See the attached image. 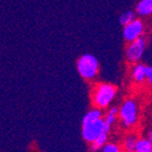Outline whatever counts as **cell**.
Here are the masks:
<instances>
[{
    "label": "cell",
    "mask_w": 152,
    "mask_h": 152,
    "mask_svg": "<svg viewBox=\"0 0 152 152\" xmlns=\"http://www.w3.org/2000/svg\"><path fill=\"white\" fill-rule=\"evenodd\" d=\"M117 87L111 83H99L93 88L91 95V103L100 110L107 109L117 95Z\"/></svg>",
    "instance_id": "1"
},
{
    "label": "cell",
    "mask_w": 152,
    "mask_h": 152,
    "mask_svg": "<svg viewBox=\"0 0 152 152\" xmlns=\"http://www.w3.org/2000/svg\"><path fill=\"white\" fill-rule=\"evenodd\" d=\"M118 117L121 124L127 129L136 126L140 118V109L136 100L133 98L126 99L119 107Z\"/></svg>",
    "instance_id": "2"
},
{
    "label": "cell",
    "mask_w": 152,
    "mask_h": 152,
    "mask_svg": "<svg viewBox=\"0 0 152 152\" xmlns=\"http://www.w3.org/2000/svg\"><path fill=\"white\" fill-rule=\"evenodd\" d=\"M99 67L98 58L94 54L84 53L77 61V70L81 78L86 81H91L98 76Z\"/></svg>",
    "instance_id": "3"
},
{
    "label": "cell",
    "mask_w": 152,
    "mask_h": 152,
    "mask_svg": "<svg viewBox=\"0 0 152 152\" xmlns=\"http://www.w3.org/2000/svg\"><path fill=\"white\" fill-rule=\"evenodd\" d=\"M105 132H110V129L107 128L104 118H100L94 122L82 126L81 134L85 142L91 144L95 140H97L100 135L105 133Z\"/></svg>",
    "instance_id": "4"
},
{
    "label": "cell",
    "mask_w": 152,
    "mask_h": 152,
    "mask_svg": "<svg viewBox=\"0 0 152 152\" xmlns=\"http://www.w3.org/2000/svg\"><path fill=\"white\" fill-rule=\"evenodd\" d=\"M147 48V39L142 37L137 38L136 41L129 43L126 47V58L131 64L138 63L142 58Z\"/></svg>",
    "instance_id": "5"
},
{
    "label": "cell",
    "mask_w": 152,
    "mask_h": 152,
    "mask_svg": "<svg viewBox=\"0 0 152 152\" xmlns=\"http://www.w3.org/2000/svg\"><path fill=\"white\" fill-rule=\"evenodd\" d=\"M145 29H146V26H145L144 21L140 18H136L135 20L124 27V29H122L124 39L128 44L136 41L137 38L144 36Z\"/></svg>",
    "instance_id": "6"
},
{
    "label": "cell",
    "mask_w": 152,
    "mask_h": 152,
    "mask_svg": "<svg viewBox=\"0 0 152 152\" xmlns=\"http://www.w3.org/2000/svg\"><path fill=\"white\" fill-rule=\"evenodd\" d=\"M132 81L136 84H142L145 81H147V65L142 63H135L132 65L130 70Z\"/></svg>",
    "instance_id": "7"
},
{
    "label": "cell",
    "mask_w": 152,
    "mask_h": 152,
    "mask_svg": "<svg viewBox=\"0 0 152 152\" xmlns=\"http://www.w3.org/2000/svg\"><path fill=\"white\" fill-rule=\"evenodd\" d=\"M135 12L140 17L152 16V0H140L135 7Z\"/></svg>",
    "instance_id": "8"
},
{
    "label": "cell",
    "mask_w": 152,
    "mask_h": 152,
    "mask_svg": "<svg viewBox=\"0 0 152 152\" xmlns=\"http://www.w3.org/2000/svg\"><path fill=\"white\" fill-rule=\"evenodd\" d=\"M138 138H140V137L137 136V134L134 133V132H131V133L126 135V137H124V140H122V145H121L124 151H126V152L135 151Z\"/></svg>",
    "instance_id": "9"
},
{
    "label": "cell",
    "mask_w": 152,
    "mask_h": 152,
    "mask_svg": "<svg viewBox=\"0 0 152 152\" xmlns=\"http://www.w3.org/2000/svg\"><path fill=\"white\" fill-rule=\"evenodd\" d=\"M102 117H103L102 110L98 109V107H94V109H91L88 112H86V114L83 116V118H82V126H85V124H88L91 122H94L96 120L102 118Z\"/></svg>",
    "instance_id": "10"
},
{
    "label": "cell",
    "mask_w": 152,
    "mask_h": 152,
    "mask_svg": "<svg viewBox=\"0 0 152 152\" xmlns=\"http://www.w3.org/2000/svg\"><path fill=\"white\" fill-rule=\"evenodd\" d=\"M118 113H119V107H109V111L104 116V120H105V124H107V128L110 130L112 129V127L116 124L117 121V117H118Z\"/></svg>",
    "instance_id": "11"
},
{
    "label": "cell",
    "mask_w": 152,
    "mask_h": 152,
    "mask_svg": "<svg viewBox=\"0 0 152 152\" xmlns=\"http://www.w3.org/2000/svg\"><path fill=\"white\" fill-rule=\"evenodd\" d=\"M109 133L110 132H105V133L100 135L97 140H95L91 144H89L91 145L89 148H91V152H100V150L103 148L104 145L109 142H107V140H109Z\"/></svg>",
    "instance_id": "12"
},
{
    "label": "cell",
    "mask_w": 152,
    "mask_h": 152,
    "mask_svg": "<svg viewBox=\"0 0 152 152\" xmlns=\"http://www.w3.org/2000/svg\"><path fill=\"white\" fill-rule=\"evenodd\" d=\"M136 152H152V140L149 137H140L137 140Z\"/></svg>",
    "instance_id": "13"
},
{
    "label": "cell",
    "mask_w": 152,
    "mask_h": 152,
    "mask_svg": "<svg viewBox=\"0 0 152 152\" xmlns=\"http://www.w3.org/2000/svg\"><path fill=\"white\" fill-rule=\"evenodd\" d=\"M136 16H137V14H136V12H135V10L124 11L119 16V23L124 27V26H127V25H129L130 23H132L133 20H135L137 18Z\"/></svg>",
    "instance_id": "14"
},
{
    "label": "cell",
    "mask_w": 152,
    "mask_h": 152,
    "mask_svg": "<svg viewBox=\"0 0 152 152\" xmlns=\"http://www.w3.org/2000/svg\"><path fill=\"white\" fill-rule=\"evenodd\" d=\"M122 151H124L122 146L113 142H110L107 144H105L103 146V148L100 150V152H122Z\"/></svg>",
    "instance_id": "15"
},
{
    "label": "cell",
    "mask_w": 152,
    "mask_h": 152,
    "mask_svg": "<svg viewBox=\"0 0 152 152\" xmlns=\"http://www.w3.org/2000/svg\"><path fill=\"white\" fill-rule=\"evenodd\" d=\"M147 82L152 86V66H147Z\"/></svg>",
    "instance_id": "16"
},
{
    "label": "cell",
    "mask_w": 152,
    "mask_h": 152,
    "mask_svg": "<svg viewBox=\"0 0 152 152\" xmlns=\"http://www.w3.org/2000/svg\"><path fill=\"white\" fill-rule=\"evenodd\" d=\"M148 137H149L150 140H152V127H151V129L149 130V134H148Z\"/></svg>",
    "instance_id": "17"
},
{
    "label": "cell",
    "mask_w": 152,
    "mask_h": 152,
    "mask_svg": "<svg viewBox=\"0 0 152 152\" xmlns=\"http://www.w3.org/2000/svg\"><path fill=\"white\" fill-rule=\"evenodd\" d=\"M151 31H152V26H151Z\"/></svg>",
    "instance_id": "18"
},
{
    "label": "cell",
    "mask_w": 152,
    "mask_h": 152,
    "mask_svg": "<svg viewBox=\"0 0 152 152\" xmlns=\"http://www.w3.org/2000/svg\"><path fill=\"white\" fill-rule=\"evenodd\" d=\"M133 152H136V151H133Z\"/></svg>",
    "instance_id": "19"
}]
</instances>
